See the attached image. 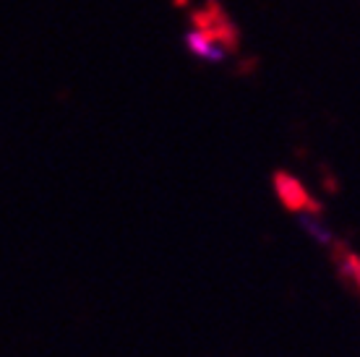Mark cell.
Wrapping results in <instances>:
<instances>
[{
    "instance_id": "7a4b0ae2",
    "label": "cell",
    "mask_w": 360,
    "mask_h": 357,
    "mask_svg": "<svg viewBox=\"0 0 360 357\" xmlns=\"http://www.w3.org/2000/svg\"><path fill=\"white\" fill-rule=\"evenodd\" d=\"M303 227H306V233L311 235V238H314L316 242H321V245H324V242L332 240V233H329V230H324V227H321V222H319V219H311V216H303Z\"/></svg>"
},
{
    "instance_id": "6da1fadb",
    "label": "cell",
    "mask_w": 360,
    "mask_h": 357,
    "mask_svg": "<svg viewBox=\"0 0 360 357\" xmlns=\"http://www.w3.org/2000/svg\"><path fill=\"white\" fill-rule=\"evenodd\" d=\"M274 186H277L279 198H282V204L288 206V209H292V212L311 209V198H308L306 188L300 186L295 178H290V175H277Z\"/></svg>"
}]
</instances>
